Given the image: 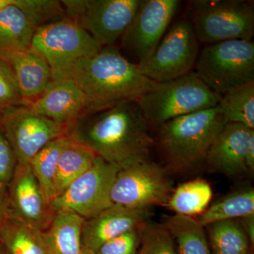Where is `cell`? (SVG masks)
Returning <instances> with one entry per match:
<instances>
[{
  "label": "cell",
  "mask_w": 254,
  "mask_h": 254,
  "mask_svg": "<svg viewBox=\"0 0 254 254\" xmlns=\"http://www.w3.org/2000/svg\"><path fill=\"white\" fill-rule=\"evenodd\" d=\"M140 228L141 226L108 241L94 254H136L141 240Z\"/></svg>",
  "instance_id": "32"
},
{
  "label": "cell",
  "mask_w": 254,
  "mask_h": 254,
  "mask_svg": "<svg viewBox=\"0 0 254 254\" xmlns=\"http://www.w3.org/2000/svg\"><path fill=\"white\" fill-rule=\"evenodd\" d=\"M140 235L136 254H178L175 240L163 224L146 221L140 228Z\"/></svg>",
  "instance_id": "29"
},
{
  "label": "cell",
  "mask_w": 254,
  "mask_h": 254,
  "mask_svg": "<svg viewBox=\"0 0 254 254\" xmlns=\"http://www.w3.org/2000/svg\"><path fill=\"white\" fill-rule=\"evenodd\" d=\"M254 129L227 123L210 145L205 160L214 171L235 177L247 171L246 154Z\"/></svg>",
  "instance_id": "17"
},
{
  "label": "cell",
  "mask_w": 254,
  "mask_h": 254,
  "mask_svg": "<svg viewBox=\"0 0 254 254\" xmlns=\"http://www.w3.org/2000/svg\"><path fill=\"white\" fill-rule=\"evenodd\" d=\"M138 102L88 110L68 125L66 136L120 169L148 160L154 140Z\"/></svg>",
  "instance_id": "1"
},
{
  "label": "cell",
  "mask_w": 254,
  "mask_h": 254,
  "mask_svg": "<svg viewBox=\"0 0 254 254\" xmlns=\"http://www.w3.org/2000/svg\"><path fill=\"white\" fill-rule=\"evenodd\" d=\"M4 215V206H3L2 197L0 195V220Z\"/></svg>",
  "instance_id": "37"
},
{
  "label": "cell",
  "mask_w": 254,
  "mask_h": 254,
  "mask_svg": "<svg viewBox=\"0 0 254 254\" xmlns=\"http://www.w3.org/2000/svg\"><path fill=\"white\" fill-rule=\"evenodd\" d=\"M142 0H64L65 16L74 20L100 46H115L131 26Z\"/></svg>",
  "instance_id": "9"
},
{
  "label": "cell",
  "mask_w": 254,
  "mask_h": 254,
  "mask_svg": "<svg viewBox=\"0 0 254 254\" xmlns=\"http://www.w3.org/2000/svg\"><path fill=\"white\" fill-rule=\"evenodd\" d=\"M218 106L226 124H240L254 129V81L222 95Z\"/></svg>",
  "instance_id": "28"
},
{
  "label": "cell",
  "mask_w": 254,
  "mask_h": 254,
  "mask_svg": "<svg viewBox=\"0 0 254 254\" xmlns=\"http://www.w3.org/2000/svg\"><path fill=\"white\" fill-rule=\"evenodd\" d=\"M120 170L98 157L89 170L52 201V208L55 212H71L85 220L93 218L113 205L110 192Z\"/></svg>",
  "instance_id": "12"
},
{
  "label": "cell",
  "mask_w": 254,
  "mask_h": 254,
  "mask_svg": "<svg viewBox=\"0 0 254 254\" xmlns=\"http://www.w3.org/2000/svg\"><path fill=\"white\" fill-rule=\"evenodd\" d=\"M37 26L16 4L0 10V55L29 49Z\"/></svg>",
  "instance_id": "21"
},
{
  "label": "cell",
  "mask_w": 254,
  "mask_h": 254,
  "mask_svg": "<svg viewBox=\"0 0 254 254\" xmlns=\"http://www.w3.org/2000/svg\"><path fill=\"white\" fill-rule=\"evenodd\" d=\"M23 105V100L9 64L0 58V114L12 107Z\"/></svg>",
  "instance_id": "31"
},
{
  "label": "cell",
  "mask_w": 254,
  "mask_h": 254,
  "mask_svg": "<svg viewBox=\"0 0 254 254\" xmlns=\"http://www.w3.org/2000/svg\"><path fill=\"white\" fill-rule=\"evenodd\" d=\"M226 125L218 105L173 119L158 127L157 144L168 172L187 171L205 160Z\"/></svg>",
  "instance_id": "3"
},
{
  "label": "cell",
  "mask_w": 254,
  "mask_h": 254,
  "mask_svg": "<svg viewBox=\"0 0 254 254\" xmlns=\"http://www.w3.org/2000/svg\"><path fill=\"white\" fill-rule=\"evenodd\" d=\"M254 215V190L246 188L222 197L198 215L197 221L205 227L213 222L241 219Z\"/></svg>",
  "instance_id": "25"
},
{
  "label": "cell",
  "mask_w": 254,
  "mask_h": 254,
  "mask_svg": "<svg viewBox=\"0 0 254 254\" xmlns=\"http://www.w3.org/2000/svg\"><path fill=\"white\" fill-rule=\"evenodd\" d=\"M163 225L176 242L179 254H211L205 227L196 219L174 215L167 217Z\"/></svg>",
  "instance_id": "24"
},
{
  "label": "cell",
  "mask_w": 254,
  "mask_h": 254,
  "mask_svg": "<svg viewBox=\"0 0 254 254\" xmlns=\"http://www.w3.org/2000/svg\"><path fill=\"white\" fill-rule=\"evenodd\" d=\"M189 5L190 21L199 43L209 45L231 40L252 41L253 1L193 0Z\"/></svg>",
  "instance_id": "7"
},
{
  "label": "cell",
  "mask_w": 254,
  "mask_h": 254,
  "mask_svg": "<svg viewBox=\"0 0 254 254\" xmlns=\"http://www.w3.org/2000/svg\"><path fill=\"white\" fill-rule=\"evenodd\" d=\"M14 0H0V10L4 9L6 6L12 4Z\"/></svg>",
  "instance_id": "36"
},
{
  "label": "cell",
  "mask_w": 254,
  "mask_h": 254,
  "mask_svg": "<svg viewBox=\"0 0 254 254\" xmlns=\"http://www.w3.org/2000/svg\"><path fill=\"white\" fill-rule=\"evenodd\" d=\"M102 48L79 23L64 16L37 28L30 49L46 60L55 80L69 77L75 64Z\"/></svg>",
  "instance_id": "6"
},
{
  "label": "cell",
  "mask_w": 254,
  "mask_h": 254,
  "mask_svg": "<svg viewBox=\"0 0 254 254\" xmlns=\"http://www.w3.org/2000/svg\"><path fill=\"white\" fill-rule=\"evenodd\" d=\"M85 219L69 211L55 212L43 237L52 254H84L81 230Z\"/></svg>",
  "instance_id": "20"
},
{
  "label": "cell",
  "mask_w": 254,
  "mask_h": 254,
  "mask_svg": "<svg viewBox=\"0 0 254 254\" xmlns=\"http://www.w3.org/2000/svg\"><path fill=\"white\" fill-rule=\"evenodd\" d=\"M84 254H88V253H86V252H84Z\"/></svg>",
  "instance_id": "38"
},
{
  "label": "cell",
  "mask_w": 254,
  "mask_h": 254,
  "mask_svg": "<svg viewBox=\"0 0 254 254\" xmlns=\"http://www.w3.org/2000/svg\"><path fill=\"white\" fill-rule=\"evenodd\" d=\"M198 42L191 21L177 20L170 26L153 55L138 64L140 72L156 83L172 81L193 71Z\"/></svg>",
  "instance_id": "8"
},
{
  "label": "cell",
  "mask_w": 254,
  "mask_h": 254,
  "mask_svg": "<svg viewBox=\"0 0 254 254\" xmlns=\"http://www.w3.org/2000/svg\"><path fill=\"white\" fill-rule=\"evenodd\" d=\"M2 201L5 215L41 232L48 228L54 218L55 212L29 165H16Z\"/></svg>",
  "instance_id": "13"
},
{
  "label": "cell",
  "mask_w": 254,
  "mask_h": 254,
  "mask_svg": "<svg viewBox=\"0 0 254 254\" xmlns=\"http://www.w3.org/2000/svg\"><path fill=\"white\" fill-rule=\"evenodd\" d=\"M247 171L253 173L254 170V135L251 138L246 154Z\"/></svg>",
  "instance_id": "35"
},
{
  "label": "cell",
  "mask_w": 254,
  "mask_h": 254,
  "mask_svg": "<svg viewBox=\"0 0 254 254\" xmlns=\"http://www.w3.org/2000/svg\"><path fill=\"white\" fill-rule=\"evenodd\" d=\"M168 172L148 160L120 169L110 192L112 203L131 208L166 205L173 190Z\"/></svg>",
  "instance_id": "10"
},
{
  "label": "cell",
  "mask_w": 254,
  "mask_h": 254,
  "mask_svg": "<svg viewBox=\"0 0 254 254\" xmlns=\"http://www.w3.org/2000/svg\"><path fill=\"white\" fill-rule=\"evenodd\" d=\"M213 190L210 184L203 180H195L182 183L173 190L166 206L175 215L198 216L210 204Z\"/></svg>",
  "instance_id": "23"
},
{
  "label": "cell",
  "mask_w": 254,
  "mask_h": 254,
  "mask_svg": "<svg viewBox=\"0 0 254 254\" xmlns=\"http://www.w3.org/2000/svg\"><path fill=\"white\" fill-rule=\"evenodd\" d=\"M193 71L220 97L254 81V42L231 40L206 45L197 58Z\"/></svg>",
  "instance_id": "5"
},
{
  "label": "cell",
  "mask_w": 254,
  "mask_h": 254,
  "mask_svg": "<svg viewBox=\"0 0 254 254\" xmlns=\"http://www.w3.org/2000/svg\"><path fill=\"white\" fill-rule=\"evenodd\" d=\"M16 167L14 152L0 123V195L1 197L12 179Z\"/></svg>",
  "instance_id": "33"
},
{
  "label": "cell",
  "mask_w": 254,
  "mask_h": 254,
  "mask_svg": "<svg viewBox=\"0 0 254 254\" xmlns=\"http://www.w3.org/2000/svg\"><path fill=\"white\" fill-rule=\"evenodd\" d=\"M150 208L112 205L93 218L86 219L81 230L83 252L94 254L108 241L141 226L148 220Z\"/></svg>",
  "instance_id": "15"
},
{
  "label": "cell",
  "mask_w": 254,
  "mask_h": 254,
  "mask_svg": "<svg viewBox=\"0 0 254 254\" xmlns=\"http://www.w3.org/2000/svg\"><path fill=\"white\" fill-rule=\"evenodd\" d=\"M0 254H52L43 232L6 216L0 220Z\"/></svg>",
  "instance_id": "19"
},
{
  "label": "cell",
  "mask_w": 254,
  "mask_h": 254,
  "mask_svg": "<svg viewBox=\"0 0 254 254\" xmlns=\"http://www.w3.org/2000/svg\"><path fill=\"white\" fill-rule=\"evenodd\" d=\"M178 0H142L138 12L123 36V46L138 60L153 55L176 14Z\"/></svg>",
  "instance_id": "14"
},
{
  "label": "cell",
  "mask_w": 254,
  "mask_h": 254,
  "mask_svg": "<svg viewBox=\"0 0 254 254\" xmlns=\"http://www.w3.org/2000/svg\"><path fill=\"white\" fill-rule=\"evenodd\" d=\"M244 230L248 237L251 245H254V215H248L240 219Z\"/></svg>",
  "instance_id": "34"
},
{
  "label": "cell",
  "mask_w": 254,
  "mask_h": 254,
  "mask_svg": "<svg viewBox=\"0 0 254 254\" xmlns=\"http://www.w3.org/2000/svg\"><path fill=\"white\" fill-rule=\"evenodd\" d=\"M220 98L193 71L157 83L138 103L148 126L159 127L173 119L215 108Z\"/></svg>",
  "instance_id": "4"
},
{
  "label": "cell",
  "mask_w": 254,
  "mask_h": 254,
  "mask_svg": "<svg viewBox=\"0 0 254 254\" xmlns=\"http://www.w3.org/2000/svg\"><path fill=\"white\" fill-rule=\"evenodd\" d=\"M0 123L14 152L16 165L21 166L29 165L43 147L67 134L68 126L38 115L25 105L0 114Z\"/></svg>",
  "instance_id": "11"
},
{
  "label": "cell",
  "mask_w": 254,
  "mask_h": 254,
  "mask_svg": "<svg viewBox=\"0 0 254 254\" xmlns=\"http://www.w3.org/2000/svg\"><path fill=\"white\" fill-rule=\"evenodd\" d=\"M69 77L86 97V111L138 102L158 83L142 74L137 64L128 61L115 46L103 47L96 54L80 60Z\"/></svg>",
  "instance_id": "2"
},
{
  "label": "cell",
  "mask_w": 254,
  "mask_h": 254,
  "mask_svg": "<svg viewBox=\"0 0 254 254\" xmlns=\"http://www.w3.org/2000/svg\"><path fill=\"white\" fill-rule=\"evenodd\" d=\"M0 58L12 69L23 105L36 100L54 80L46 60L30 48L3 53Z\"/></svg>",
  "instance_id": "18"
},
{
  "label": "cell",
  "mask_w": 254,
  "mask_h": 254,
  "mask_svg": "<svg viewBox=\"0 0 254 254\" xmlns=\"http://www.w3.org/2000/svg\"><path fill=\"white\" fill-rule=\"evenodd\" d=\"M25 105L35 113L66 126L88 108L86 97L71 77L53 80L39 97Z\"/></svg>",
  "instance_id": "16"
},
{
  "label": "cell",
  "mask_w": 254,
  "mask_h": 254,
  "mask_svg": "<svg viewBox=\"0 0 254 254\" xmlns=\"http://www.w3.org/2000/svg\"><path fill=\"white\" fill-rule=\"evenodd\" d=\"M207 227L213 254H251V245L240 219L213 222Z\"/></svg>",
  "instance_id": "26"
},
{
  "label": "cell",
  "mask_w": 254,
  "mask_h": 254,
  "mask_svg": "<svg viewBox=\"0 0 254 254\" xmlns=\"http://www.w3.org/2000/svg\"><path fill=\"white\" fill-rule=\"evenodd\" d=\"M67 138V136H62L50 142L35 155L29 164L32 173L50 204L55 198V180L58 160Z\"/></svg>",
  "instance_id": "27"
},
{
  "label": "cell",
  "mask_w": 254,
  "mask_h": 254,
  "mask_svg": "<svg viewBox=\"0 0 254 254\" xmlns=\"http://www.w3.org/2000/svg\"><path fill=\"white\" fill-rule=\"evenodd\" d=\"M67 137L58 160L55 180V198L89 170L98 158L86 145Z\"/></svg>",
  "instance_id": "22"
},
{
  "label": "cell",
  "mask_w": 254,
  "mask_h": 254,
  "mask_svg": "<svg viewBox=\"0 0 254 254\" xmlns=\"http://www.w3.org/2000/svg\"><path fill=\"white\" fill-rule=\"evenodd\" d=\"M16 4L29 16L37 27L46 24L51 19L64 17L61 1L57 0H16Z\"/></svg>",
  "instance_id": "30"
}]
</instances>
